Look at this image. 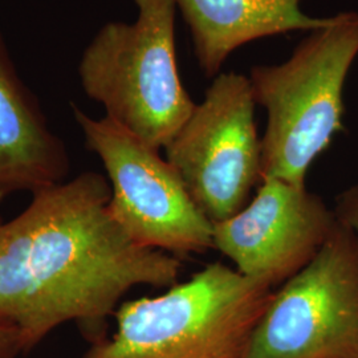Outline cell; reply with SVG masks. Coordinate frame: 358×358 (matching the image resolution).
<instances>
[{
	"label": "cell",
	"mask_w": 358,
	"mask_h": 358,
	"mask_svg": "<svg viewBox=\"0 0 358 358\" xmlns=\"http://www.w3.org/2000/svg\"><path fill=\"white\" fill-rule=\"evenodd\" d=\"M241 358H358V235L338 222L306 268L275 289Z\"/></svg>",
	"instance_id": "8992f818"
},
{
	"label": "cell",
	"mask_w": 358,
	"mask_h": 358,
	"mask_svg": "<svg viewBox=\"0 0 358 358\" xmlns=\"http://www.w3.org/2000/svg\"><path fill=\"white\" fill-rule=\"evenodd\" d=\"M358 56V13L310 31L284 64L254 66L256 105L267 112L262 179L306 186L309 169L344 129V87Z\"/></svg>",
	"instance_id": "3957f363"
},
{
	"label": "cell",
	"mask_w": 358,
	"mask_h": 358,
	"mask_svg": "<svg viewBox=\"0 0 358 358\" xmlns=\"http://www.w3.org/2000/svg\"><path fill=\"white\" fill-rule=\"evenodd\" d=\"M109 202L108 179L85 171L0 220V324L19 333L24 353L66 322L100 343L129 291L178 282L180 259L134 243Z\"/></svg>",
	"instance_id": "6da1fadb"
},
{
	"label": "cell",
	"mask_w": 358,
	"mask_h": 358,
	"mask_svg": "<svg viewBox=\"0 0 358 358\" xmlns=\"http://www.w3.org/2000/svg\"><path fill=\"white\" fill-rule=\"evenodd\" d=\"M275 289L211 263L164 294L122 303L81 358H241Z\"/></svg>",
	"instance_id": "7a4b0ae2"
},
{
	"label": "cell",
	"mask_w": 358,
	"mask_h": 358,
	"mask_svg": "<svg viewBox=\"0 0 358 358\" xmlns=\"http://www.w3.org/2000/svg\"><path fill=\"white\" fill-rule=\"evenodd\" d=\"M73 115L106 171L110 214L134 243L179 259L213 250V222L159 150L106 115L93 118L77 106Z\"/></svg>",
	"instance_id": "5b68a950"
},
{
	"label": "cell",
	"mask_w": 358,
	"mask_h": 358,
	"mask_svg": "<svg viewBox=\"0 0 358 358\" xmlns=\"http://www.w3.org/2000/svg\"><path fill=\"white\" fill-rule=\"evenodd\" d=\"M133 24L108 23L78 66L81 87L106 117L157 150L165 149L196 103L176 59V0H134Z\"/></svg>",
	"instance_id": "277c9868"
},
{
	"label": "cell",
	"mask_w": 358,
	"mask_h": 358,
	"mask_svg": "<svg viewBox=\"0 0 358 358\" xmlns=\"http://www.w3.org/2000/svg\"><path fill=\"white\" fill-rule=\"evenodd\" d=\"M333 210L338 222L358 235V183L337 194Z\"/></svg>",
	"instance_id": "8fae6325"
},
{
	"label": "cell",
	"mask_w": 358,
	"mask_h": 358,
	"mask_svg": "<svg viewBox=\"0 0 358 358\" xmlns=\"http://www.w3.org/2000/svg\"><path fill=\"white\" fill-rule=\"evenodd\" d=\"M250 78L222 73L165 148L192 201L213 224L238 214L262 182V138Z\"/></svg>",
	"instance_id": "52a82bcc"
},
{
	"label": "cell",
	"mask_w": 358,
	"mask_h": 358,
	"mask_svg": "<svg viewBox=\"0 0 358 358\" xmlns=\"http://www.w3.org/2000/svg\"><path fill=\"white\" fill-rule=\"evenodd\" d=\"M301 0H176L190 27L195 55L206 76L217 75L231 52L256 38L315 31L332 17H309Z\"/></svg>",
	"instance_id": "30bf717a"
},
{
	"label": "cell",
	"mask_w": 358,
	"mask_h": 358,
	"mask_svg": "<svg viewBox=\"0 0 358 358\" xmlns=\"http://www.w3.org/2000/svg\"><path fill=\"white\" fill-rule=\"evenodd\" d=\"M24 353L19 333L11 327L0 324V358H17Z\"/></svg>",
	"instance_id": "7c38bea8"
},
{
	"label": "cell",
	"mask_w": 358,
	"mask_h": 358,
	"mask_svg": "<svg viewBox=\"0 0 358 358\" xmlns=\"http://www.w3.org/2000/svg\"><path fill=\"white\" fill-rule=\"evenodd\" d=\"M337 224L333 207L307 185L264 178L238 214L213 224V250L241 275L278 289L317 256Z\"/></svg>",
	"instance_id": "ba28073f"
},
{
	"label": "cell",
	"mask_w": 358,
	"mask_h": 358,
	"mask_svg": "<svg viewBox=\"0 0 358 358\" xmlns=\"http://www.w3.org/2000/svg\"><path fill=\"white\" fill-rule=\"evenodd\" d=\"M66 173L64 143L48 128L0 43V203L16 192L57 185Z\"/></svg>",
	"instance_id": "9c48e42d"
}]
</instances>
